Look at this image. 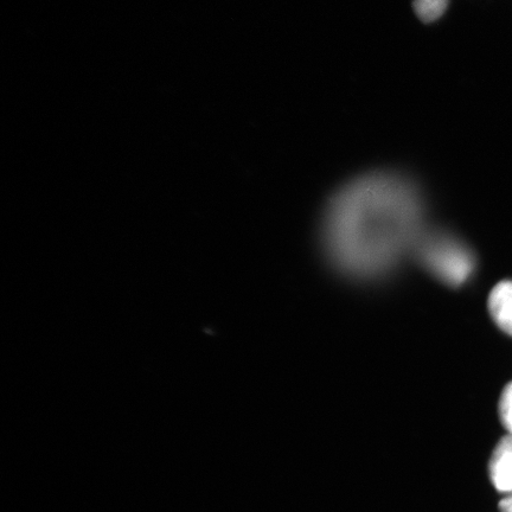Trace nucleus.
<instances>
[{"mask_svg":"<svg viewBox=\"0 0 512 512\" xmlns=\"http://www.w3.org/2000/svg\"><path fill=\"white\" fill-rule=\"evenodd\" d=\"M499 509L502 512H512V494L502 499L501 503H499Z\"/></svg>","mask_w":512,"mask_h":512,"instance_id":"nucleus-7","label":"nucleus"},{"mask_svg":"<svg viewBox=\"0 0 512 512\" xmlns=\"http://www.w3.org/2000/svg\"><path fill=\"white\" fill-rule=\"evenodd\" d=\"M499 414L507 431L512 435V383L505 387L499 402Z\"/></svg>","mask_w":512,"mask_h":512,"instance_id":"nucleus-6","label":"nucleus"},{"mask_svg":"<svg viewBox=\"0 0 512 512\" xmlns=\"http://www.w3.org/2000/svg\"><path fill=\"white\" fill-rule=\"evenodd\" d=\"M489 470L495 488L504 494H512V435L499 441L492 453Z\"/></svg>","mask_w":512,"mask_h":512,"instance_id":"nucleus-3","label":"nucleus"},{"mask_svg":"<svg viewBox=\"0 0 512 512\" xmlns=\"http://www.w3.org/2000/svg\"><path fill=\"white\" fill-rule=\"evenodd\" d=\"M424 203L398 175L371 174L345 185L324 216L326 253L339 270L371 278L398 264L422 236Z\"/></svg>","mask_w":512,"mask_h":512,"instance_id":"nucleus-1","label":"nucleus"},{"mask_svg":"<svg viewBox=\"0 0 512 512\" xmlns=\"http://www.w3.org/2000/svg\"><path fill=\"white\" fill-rule=\"evenodd\" d=\"M489 311L499 328L512 336V281H503L491 291Z\"/></svg>","mask_w":512,"mask_h":512,"instance_id":"nucleus-4","label":"nucleus"},{"mask_svg":"<svg viewBox=\"0 0 512 512\" xmlns=\"http://www.w3.org/2000/svg\"><path fill=\"white\" fill-rule=\"evenodd\" d=\"M415 249L427 270L447 285H463L475 268L469 249L446 234H422Z\"/></svg>","mask_w":512,"mask_h":512,"instance_id":"nucleus-2","label":"nucleus"},{"mask_svg":"<svg viewBox=\"0 0 512 512\" xmlns=\"http://www.w3.org/2000/svg\"><path fill=\"white\" fill-rule=\"evenodd\" d=\"M448 0H414L416 15L421 21L431 23L445 14Z\"/></svg>","mask_w":512,"mask_h":512,"instance_id":"nucleus-5","label":"nucleus"}]
</instances>
